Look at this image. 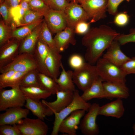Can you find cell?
<instances>
[{
  "label": "cell",
  "mask_w": 135,
  "mask_h": 135,
  "mask_svg": "<svg viewBox=\"0 0 135 135\" xmlns=\"http://www.w3.org/2000/svg\"><path fill=\"white\" fill-rule=\"evenodd\" d=\"M120 34L104 24L89 29L82 39V45L86 48L84 56L86 60L94 65L104 50Z\"/></svg>",
  "instance_id": "cell-1"
},
{
  "label": "cell",
  "mask_w": 135,
  "mask_h": 135,
  "mask_svg": "<svg viewBox=\"0 0 135 135\" xmlns=\"http://www.w3.org/2000/svg\"><path fill=\"white\" fill-rule=\"evenodd\" d=\"M96 66L99 76L104 81L125 84L126 75L120 67L102 57L98 60Z\"/></svg>",
  "instance_id": "cell-2"
},
{
  "label": "cell",
  "mask_w": 135,
  "mask_h": 135,
  "mask_svg": "<svg viewBox=\"0 0 135 135\" xmlns=\"http://www.w3.org/2000/svg\"><path fill=\"white\" fill-rule=\"evenodd\" d=\"M73 93V98L71 102L60 112L54 113L55 119L51 135L58 134L60 123L72 112L78 110L88 111L90 108L91 104L85 101L82 98L78 90L76 89Z\"/></svg>",
  "instance_id": "cell-3"
},
{
  "label": "cell",
  "mask_w": 135,
  "mask_h": 135,
  "mask_svg": "<svg viewBox=\"0 0 135 135\" xmlns=\"http://www.w3.org/2000/svg\"><path fill=\"white\" fill-rule=\"evenodd\" d=\"M99 76L96 65L85 62L80 68L74 70L72 78L74 84L83 92Z\"/></svg>",
  "instance_id": "cell-4"
},
{
  "label": "cell",
  "mask_w": 135,
  "mask_h": 135,
  "mask_svg": "<svg viewBox=\"0 0 135 135\" xmlns=\"http://www.w3.org/2000/svg\"><path fill=\"white\" fill-rule=\"evenodd\" d=\"M26 97L19 86L6 90L0 89V111L12 107L24 106Z\"/></svg>",
  "instance_id": "cell-5"
},
{
  "label": "cell",
  "mask_w": 135,
  "mask_h": 135,
  "mask_svg": "<svg viewBox=\"0 0 135 135\" xmlns=\"http://www.w3.org/2000/svg\"><path fill=\"white\" fill-rule=\"evenodd\" d=\"M36 62L32 54H19L11 62L0 68L1 74L9 70L26 72L36 69Z\"/></svg>",
  "instance_id": "cell-6"
},
{
  "label": "cell",
  "mask_w": 135,
  "mask_h": 135,
  "mask_svg": "<svg viewBox=\"0 0 135 135\" xmlns=\"http://www.w3.org/2000/svg\"><path fill=\"white\" fill-rule=\"evenodd\" d=\"M73 92L60 90L56 94V99L54 101L49 102L42 100L41 102L46 108L44 116H52L54 112H59L66 107L73 100Z\"/></svg>",
  "instance_id": "cell-7"
},
{
  "label": "cell",
  "mask_w": 135,
  "mask_h": 135,
  "mask_svg": "<svg viewBox=\"0 0 135 135\" xmlns=\"http://www.w3.org/2000/svg\"><path fill=\"white\" fill-rule=\"evenodd\" d=\"M108 0H84L80 4L91 23L106 17Z\"/></svg>",
  "instance_id": "cell-8"
},
{
  "label": "cell",
  "mask_w": 135,
  "mask_h": 135,
  "mask_svg": "<svg viewBox=\"0 0 135 135\" xmlns=\"http://www.w3.org/2000/svg\"><path fill=\"white\" fill-rule=\"evenodd\" d=\"M100 106L96 103L91 104L88 112L80 121L79 128L83 134L96 135L99 134V128L96 120L98 115Z\"/></svg>",
  "instance_id": "cell-9"
},
{
  "label": "cell",
  "mask_w": 135,
  "mask_h": 135,
  "mask_svg": "<svg viewBox=\"0 0 135 135\" xmlns=\"http://www.w3.org/2000/svg\"><path fill=\"white\" fill-rule=\"evenodd\" d=\"M16 124L22 135H46L48 130L47 124L38 118L32 119L26 117Z\"/></svg>",
  "instance_id": "cell-10"
},
{
  "label": "cell",
  "mask_w": 135,
  "mask_h": 135,
  "mask_svg": "<svg viewBox=\"0 0 135 135\" xmlns=\"http://www.w3.org/2000/svg\"><path fill=\"white\" fill-rule=\"evenodd\" d=\"M65 14L67 27L74 30L76 25L82 21L89 20L86 12L80 5L74 2L69 4L64 11Z\"/></svg>",
  "instance_id": "cell-11"
},
{
  "label": "cell",
  "mask_w": 135,
  "mask_h": 135,
  "mask_svg": "<svg viewBox=\"0 0 135 135\" xmlns=\"http://www.w3.org/2000/svg\"><path fill=\"white\" fill-rule=\"evenodd\" d=\"M86 111L83 110H78L71 113L60 123L58 132L69 135H76L78 126Z\"/></svg>",
  "instance_id": "cell-12"
},
{
  "label": "cell",
  "mask_w": 135,
  "mask_h": 135,
  "mask_svg": "<svg viewBox=\"0 0 135 135\" xmlns=\"http://www.w3.org/2000/svg\"><path fill=\"white\" fill-rule=\"evenodd\" d=\"M44 16L49 29L53 33L56 34L67 27L64 11L50 9L44 14Z\"/></svg>",
  "instance_id": "cell-13"
},
{
  "label": "cell",
  "mask_w": 135,
  "mask_h": 135,
  "mask_svg": "<svg viewBox=\"0 0 135 135\" xmlns=\"http://www.w3.org/2000/svg\"><path fill=\"white\" fill-rule=\"evenodd\" d=\"M22 40L12 38L0 46V68L11 62L18 54Z\"/></svg>",
  "instance_id": "cell-14"
},
{
  "label": "cell",
  "mask_w": 135,
  "mask_h": 135,
  "mask_svg": "<svg viewBox=\"0 0 135 135\" xmlns=\"http://www.w3.org/2000/svg\"><path fill=\"white\" fill-rule=\"evenodd\" d=\"M0 114V125L17 124L22 118H26L29 113V110L22 107L10 108Z\"/></svg>",
  "instance_id": "cell-15"
},
{
  "label": "cell",
  "mask_w": 135,
  "mask_h": 135,
  "mask_svg": "<svg viewBox=\"0 0 135 135\" xmlns=\"http://www.w3.org/2000/svg\"><path fill=\"white\" fill-rule=\"evenodd\" d=\"M57 49L49 48L45 64L50 76L55 80L60 74L62 56Z\"/></svg>",
  "instance_id": "cell-16"
},
{
  "label": "cell",
  "mask_w": 135,
  "mask_h": 135,
  "mask_svg": "<svg viewBox=\"0 0 135 135\" xmlns=\"http://www.w3.org/2000/svg\"><path fill=\"white\" fill-rule=\"evenodd\" d=\"M49 48L38 38L32 54L36 63V69L40 72L50 76L45 64Z\"/></svg>",
  "instance_id": "cell-17"
},
{
  "label": "cell",
  "mask_w": 135,
  "mask_h": 135,
  "mask_svg": "<svg viewBox=\"0 0 135 135\" xmlns=\"http://www.w3.org/2000/svg\"><path fill=\"white\" fill-rule=\"evenodd\" d=\"M120 44L117 41L113 40L107 49L102 58L117 66L120 67L130 58L125 55L121 50Z\"/></svg>",
  "instance_id": "cell-18"
},
{
  "label": "cell",
  "mask_w": 135,
  "mask_h": 135,
  "mask_svg": "<svg viewBox=\"0 0 135 135\" xmlns=\"http://www.w3.org/2000/svg\"><path fill=\"white\" fill-rule=\"evenodd\" d=\"M103 86L108 99H126L129 96L128 88L125 84L104 81Z\"/></svg>",
  "instance_id": "cell-19"
},
{
  "label": "cell",
  "mask_w": 135,
  "mask_h": 135,
  "mask_svg": "<svg viewBox=\"0 0 135 135\" xmlns=\"http://www.w3.org/2000/svg\"><path fill=\"white\" fill-rule=\"evenodd\" d=\"M75 34L74 30L68 27L56 34L54 39L56 48L60 52L66 49L70 44H76Z\"/></svg>",
  "instance_id": "cell-20"
},
{
  "label": "cell",
  "mask_w": 135,
  "mask_h": 135,
  "mask_svg": "<svg viewBox=\"0 0 135 135\" xmlns=\"http://www.w3.org/2000/svg\"><path fill=\"white\" fill-rule=\"evenodd\" d=\"M124 108L122 99L116 100L100 106L98 115L120 118L123 115Z\"/></svg>",
  "instance_id": "cell-21"
},
{
  "label": "cell",
  "mask_w": 135,
  "mask_h": 135,
  "mask_svg": "<svg viewBox=\"0 0 135 135\" xmlns=\"http://www.w3.org/2000/svg\"><path fill=\"white\" fill-rule=\"evenodd\" d=\"M103 80L99 76L81 96L82 98L87 102L94 98H108L103 87Z\"/></svg>",
  "instance_id": "cell-22"
},
{
  "label": "cell",
  "mask_w": 135,
  "mask_h": 135,
  "mask_svg": "<svg viewBox=\"0 0 135 135\" xmlns=\"http://www.w3.org/2000/svg\"><path fill=\"white\" fill-rule=\"evenodd\" d=\"M42 24L22 40L19 48V54L24 53L32 54L38 38Z\"/></svg>",
  "instance_id": "cell-23"
},
{
  "label": "cell",
  "mask_w": 135,
  "mask_h": 135,
  "mask_svg": "<svg viewBox=\"0 0 135 135\" xmlns=\"http://www.w3.org/2000/svg\"><path fill=\"white\" fill-rule=\"evenodd\" d=\"M62 71L59 76L55 81L59 86L60 90H69L74 92L76 90L72 78L73 72L66 71L61 62Z\"/></svg>",
  "instance_id": "cell-24"
},
{
  "label": "cell",
  "mask_w": 135,
  "mask_h": 135,
  "mask_svg": "<svg viewBox=\"0 0 135 135\" xmlns=\"http://www.w3.org/2000/svg\"><path fill=\"white\" fill-rule=\"evenodd\" d=\"M37 79L40 88L52 94H56L60 90L59 86L54 79L44 74L39 72Z\"/></svg>",
  "instance_id": "cell-25"
},
{
  "label": "cell",
  "mask_w": 135,
  "mask_h": 135,
  "mask_svg": "<svg viewBox=\"0 0 135 135\" xmlns=\"http://www.w3.org/2000/svg\"><path fill=\"white\" fill-rule=\"evenodd\" d=\"M20 87L26 98L36 102L40 101L41 99H46L52 95L48 92L38 87Z\"/></svg>",
  "instance_id": "cell-26"
},
{
  "label": "cell",
  "mask_w": 135,
  "mask_h": 135,
  "mask_svg": "<svg viewBox=\"0 0 135 135\" xmlns=\"http://www.w3.org/2000/svg\"><path fill=\"white\" fill-rule=\"evenodd\" d=\"M26 108L32 112L33 114L43 120L45 117L44 114L46 108L42 102H36L28 98H26L24 105Z\"/></svg>",
  "instance_id": "cell-27"
},
{
  "label": "cell",
  "mask_w": 135,
  "mask_h": 135,
  "mask_svg": "<svg viewBox=\"0 0 135 135\" xmlns=\"http://www.w3.org/2000/svg\"><path fill=\"white\" fill-rule=\"evenodd\" d=\"M44 19H41L34 23L23 26L12 31V38H14L21 40L30 34L37 26L41 24Z\"/></svg>",
  "instance_id": "cell-28"
},
{
  "label": "cell",
  "mask_w": 135,
  "mask_h": 135,
  "mask_svg": "<svg viewBox=\"0 0 135 135\" xmlns=\"http://www.w3.org/2000/svg\"><path fill=\"white\" fill-rule=\"evenodd\" d=\"M38 38L50 48L57 49L54 39L52 36L51 32L44 19L42 24Z\"/></svg>",
  "instance_id": "cell-29"
},
{
  "label": "cell",
  "mask_w": 135,
  "mask_h": 135,
  "mask_svg": "<svg viewBox=\"0 0 135 135\" xmlns=\"http://www.w3.org/2000/svg\"><path fill=\"white\" fill-rule=\"evenodd\" d=\"M39 72L36 69L27 72L23 78L20 86L24 87H40L37 79L38 74Z\"/></svg>",
  "instance_id": "cell-30"
},
{
  "label": "cell",
  "mask_w": 135,
  "mask_h": 135,
  "mask_svg": "<svg viewBox=\"0 0 135 135\" xmlns=\"http://www.w3.org/2000/svg\"><path fill=\"white\" fill-rule=\"evenodd\" d=\"M27 72H16L7 80L0 83V89L8 87L12 88L20 86L23 78Z\"/></svg>",
  "instance_id": "cell-31"
},
{
  "label": "cell",
  "mask_w": 135,
  "mask_h": 135,
  "mask_svg": "<svg viewBox=\"0 0 135 135\" xmlns=\"http://www.w3.org/2000/svg\"><path fill=\"white\" fill-rule=\"evenodd\" d=\"M44 15L42 14L30 10L26 11L20 20L21 26L29 24L42 19Z\"/></svg>",
  "instance_id": "cell-32"
},
{
  "label": "cell",
  "mask_w": 135,
  "mask_h": 135,
  "mask_svg": "<svg viewBox=\"0 0 135 135\" xmlns=\"http://www.w3.org/2000/svg\"><path fill=\"white\" fill-rule=\"evenodd\" d=\"M30 10L44 14L50 9L43 0H30L28 2Z\"/></svg>",
  "instance_id": "cell-33"
},
{
  "label": "cell",
  "mask_w": 135,
  "mask_h": 135,
  "mask_svg": "<svg viewBox=\"0 0 135 135\" xmlns=\"http://www.w3.org/2000/svg\"><path fill=\"white\" fill-rule=\"evenodd\" d=\"M12 30L10 26L5 24L2 20L0 23V46L11 38Z\"/></svg>",
  "instance_id": "cell-34"
},
{
  "label": "cell",
  "mask_w": 135,
  "mask_h": 135,
  "mask_svg": "<svg viewBox=\"0 0 135 135\" xmlns=\"http://www.w3.org/2000/svg\"><path fill=\"white\" fill-rule=\"evenodd\" d=\"M114 40L118 41L121 45L129 42H135V28L130 29L128 34H120Z\"/></svg>",
  "instance_id": "cell-35"
},
{
  "label": "cell",
  "mask_w": 135,
  "mask_h": 135,
  "mask_svg": "<svg viewBox=\"0 0 135 135\" xmlns=\"http://www.w3.org/2000/svg\"><path fill=\"white\" fill-rule=\"evenodd\" d=\"M52 9L64 11L69 3L67 0H43Z\"/></svg>",
  "instance_id": "cell-36"
},
{
  "label": "cell",
  "mask_w": 135,
  "mask_h": 135,
  "mask_svg": "<svg viewBox=\"0 0 135 135\" xmlns=\"http://www.w3.org/2000/svg\"><path fill=\"white\" fill-rule=\"evenodd\" d=\"M10 10V8L4 1L0 3V12L3 18V21L6 24L10 27L13 20Z\"/></svg>",
  "instance_id": "cell-37"
},
{
  "label": "cell",
  "mask_w": 135,
  "mask_h": 135,
  "mask_svg": "<svg viewBox=\"0 0 135 135\" xmlns=\"http://www.w3.org/2000/svg\"><path fill=\"white\" fill-rule=\"evenodd\" d=\"M0 135H22L16 124L0 125Z\"/></svg>",
  "instance_id": "cell-38"
},
{
  "label": "cell",
  "mask_w": 135,
  "mask_h": 135,
  "mask_svg": "<svg viewBox=\"0 0 135 135\" xmlns=\"http://www.w3.org/2000/svg\"><path fill=\"white\" fill-rule=\"evenodd\" d=\"M68 62L70 66L74 70L80 68L85 62L83 57L77 54H73L70 56Z\"/></svg>",
  "instance_id": "cell-39"
},
{
  "label": "cell",
  "mask_w": 135,
  "mask_h": 135,
  "mask_svg": "<svg viewBox=\"0 0 135 135\" xmlns=\"http://www.w3.org/2000/svg\"><path fill=\"white\" fill-rule=\"evenodd\" d=\"M120 67L126 75L131 74H135V56L130 58Z\"/></svg>",
  "instance_id": "cell-40"
},
{
  "label": "cell",
  "mask_w": 135,
  "mask_h": 135,
  "mask_svg": "<svg viewBox=\"0 0 135 135\" xmlns=\"http://www.w3.org/2000/svg\"><path fill=\"white\" fill-rule=\"evenodd\" d=\"M129 16L126 12H120L116 15L114 19V23L119 26H124L128 24Z\"/></svg>",
  "instance_id": "cell-41"
},
{
  "label": "cell",
  "mask_w": 135,
  "mask_h": 135,
  "mask_svg": "<svg viewBox=\"0 0 135 135\" xmlns=\"http://www.w3.org/2000/svg\"><path fill=\"white\" fill-rule=\"evenodd\" d=\"M125 0H108L107 11L110 14L116 15L118 13V8L119 5ZM131 0H126L129 2Z\"/></svg>",
  "instance_id": "cell-42"
},
{
  "label": "cell",
  "mask_w": 135,
  "mask_h": 135,
  "mask_svg": "<svg viewBox=\"0 0 135 135\" xmlns=\"http://www.w3.org/2000/svg\"><path fill=\"white\" fill-rule=\"evenodd\" d=\"M91 22H90L82 21L78 23L74 29L75 33L78 34H85L89 30V28Z\"/></svg>",
  "instance_id": "cell-43"
},
{
  "label": "cell",
  "mask_w": 135,
  "mask_h": 135,
  "mask_svg": "<svg viewBox=\"0 0 135 135\" xmlns=\"http://www.w3.org/2000/svg\"><path fill=\"white\" fill-rule=\"evenodd\" d=\"M21 7L20 4L17 6L10 8V13L12 18H19L20 20L21 19L20 10Z\"/></svg>",
  "instance_id": "cell-44"
},
{
  "label": "cell",
  "mask_w": 135,
  "mask_h": 135,
  "mask_svg": "<svg viewBox=\"0 0 135 135\" xmlns=\"http://www.w3.org/2000/svg\"><path fill=\"white\" fill-rule=\"evenodd\" d=\"M21 0H4L10 8L16 7L19 5Z\"/></svg>",
  "instance_id": "cell-45"
},
{
  "label": "cell",
  "mask_w": 135,
  "mask_h": 135,
  "mask_svg": "<svg viewBox=\"0 0 135 135\" xmlns=\"http://www.w3.org/2000/svg\"><path fill=\"white\" fill-rule=\"evenodd\" d=\"M20 4L21 7L26 11L30 10L28 2L23 0H21Z\"/></svg>",
  "instance_id": "cell-46"
},
{
  "label": "cell",
  "mask_w": 135,
  "mask_h": 135,
  "mask_svg": "<svg viewBox=\"0 0 135 135\" xmlns=\"http://www.w3.org/2000/svg\"><path fill=\"white\" fill-rule=\"evenodd\" d=\"M83 0H72V2H74L78 3H79L81 4Z\"/></svg>",
  "instance_id": "cell-47"
},
{
  "label": "cell",
  "mask_w": 135,
  "mask_h": 135,
  "mask_svg": "<svg viewBox=\"0 0 135 135\" xmlns=\"http://www.w3.org/2000/svg\"><path fill=\"white\" fill-rule=\"evenodd\" d=\"M132 129L133 130L134 134L135 135V124H133L132 126Z\"/></svg>",
  "instance_id": "cell-48"
},
{
  "label": "cell",
  "mask_w": 135,
  "mask_h": 135,
  "mask_svg": "<svg viewBox=\"0 0 135 135\" xmlns=\"http://www.w3.org/2000/svg\"><path fill=\"white\" fill-rule=\"evenodd\" d=\"M23 0L26 1L28 2H29L30 0Z\"/></svg>",
  "instance_id": "cell-49"
}]
</instances>
